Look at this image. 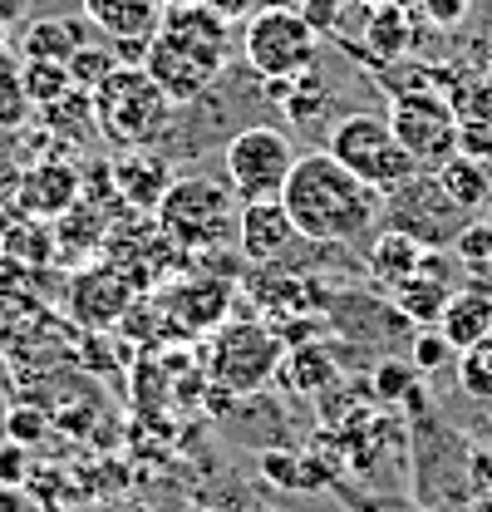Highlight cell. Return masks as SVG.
Segmentation results:
<instances>
[{
    "mask_svg": "<svg viewBox=\"0 0 492 512\" xmlns=\"http://www.w3.org/2000/svg\"><path fill=\"white\" fill-rule=\"evenodd\" d=\"M281 202H286L301 242H315V247H355L384 227V192L360 183L325 148H310L296 158V168L281 188Z\"/></svg>",
    "mask_w": 492,
    "mask_h": 512,
    "instance_id": "obj_1",
    "label": "cell"
},
{
    "mask_svg": "<svg viewBox=\"0 0 492 512\" xmlns=\"http://www.w3.org/2000/svg\"><path fill=\"white\" fill-rule=\"evenodd\" d=\"M227 60L232 40H227V15L217 5H168L158 35L148 40L143 69L158 79V89L173 104H197L202 94L217 89Z\"/></svg>",
    "mask_w": 492,
    "mask_h": 512,
    "instance_id": "obj_2",
    "label": "cell"
},
{
    "mask_svg": "<svg viewBox=\"0 0 492 512\" xmlns=\"http://www.w3.org/2000/svg\"><path fill=\"white\" fill-rule=\"evenodd\" d=\"M153 222L183 256H212L227 242H237L242 197L207 173H187V178H173V188L163 192V202L153 207Z\"/></svg>",
    "mask_w": 492,
    "mask_h": 512,
    "instance_id": "obj_3",
    "label": "cell"
},
{
    "mask_svg": "<svg viewBox=\"0 0 492 512\" xmlns=\"http://www.w3.org/2000/svg\"><path fill=\"white\" fill-rule=\"evenodd\" d=\"M94 133L114 143L119 153L128 148H158L173 128V99L158 89V79L143 64H119L94 94Z\"/></svg>",
    "mask_w": 492,
    "mask_h": 512,
    "instance_id": "obj_4",
    "label": "cell"
},
{
    "mask_svg": "<svg viewBox=\"0 0 492 512\" xmlns=\"http://www.w3.org/2000/svg\"><path fill=\"white\" fill-rule=\"evenodd\" d=\"M325 153L330 158H340L360 183H369L374 192H389L404 188L414 173H419V163L404 153V143L394 138V128H389V114H340L330 133H325Z\"/></svg>",
    "mask_w": 492,
    "mask_h": 512,
    "instance_id": "obj_5",
    "label": "cell"
},
{
    "mask_svg": "<svg viewBox=\"0 0 492 512\" xmlns=\"http://www.w3.org/2000/svg\"><path fill=\"white\" fill-rule=\"evenodd\" d=\"M286 345L271 325L261 320H227L212 330L207 345V380L227 394H256L281 375Z\"/></svg>",
    "mask_w": 492,
    "mask_h": 512,
    "instance_id": "obj_6",
    "label": "cell"
},
{
    "mask_svg": "<svg viewBox=\"0 0 492 512\" xmlns=\"http://www.w3.org/2000/svg\"><path fill=\"white\" fill-rule=\"evenodd\" d=\"M242 55L261 79H301L320 55V30L296 5H261L242 30Z\"/></svg>",
    "mask_w": 492,
    "mask_h": 512,
    "instance_id": "obj_7",
    "label": "cell"
},
{
    "mask_svg": "<svg viewBox=\"0 0 492 512\" xmlns=\"http://www.w3.org/2000/svg\"><path fill=\"white\" fill-rule=\"evenodd\" d=\"M468 222L473 217L443 192V183L433 173H414L404 188L384 197V227H399L424 252H453V242L463 237Z\"/></svg>",
    "mask_w": 492,
    "mask_h": 512,
    "instance_id": "obj_8",
    "label": "cell"
},
{
    "mask_svg": "<svg viewBox=\"0 0 492 512\" xmlns=\"http://www.w3.org/2000/svg\"><path fill=\"white\" fill-rule=\"evenodd\" d=\"M296 143L271 124H251L242 128L227 153H222V168H227V188L237 192L242 202H261V197H281L291 168H296Z\"/></svg>",
    "mask_w": 492,
    "mask_h": 512,
    "instance_id": "obj_9",
    "label": "cell"
},
{
    "mask_svg": "<svg viewBox=\"0 0 492 512\" xmlns=\"http://www.w3.org/2000/svg\"><path fill=\"white\" fill-rule=\"evenodd\" d=\"M389 128L419 163V173H438L448 158H458V119L438 89L389 94Z\"/></svg>",
    "mask_w": 492,
    "mask_h": 512,
    "instance_id": "obj_10",
    "label": "cell"
},
{
    "mask_svg": "<svg viewBox=\"0 0 492 512\" xmlns=\"http://www.w3.org/2000/svg\"><path fill=\"white\" fill-rule=\"evenodd\" d=\"M133 301H138V286L123 276L114 261H104V266H84L79 276H69V291H64L69 320H79L84 330L123 325V316L133 311Z\"/></svg>",
    "mask_w": 492,
    "mask_h": 512,
    "instance_id": "obj_11",
    "label": "cell"
},
{
    "mask_svg": "<svg viewBox=\"0 0 492 512\" xmlns=\"http://www.w3.org/2000/svg\"><path fill=\"white\" fill-rule=\"evenodd\" d=\"M79 10L119 50L123 64H143L148 40L158 35V25L168 15V0H79Z\"/></svg>",
    "mask_w": 492,
    "mask_h": 512,
    "instance_id": "obj_12",
    "label": "cell"
},
{
    "mask_svg": "<svg viewBox=\"0 0 492 512\" xmlns=\"http://www.w3.org/2000/svg\"><path fill=\"white\" fill-rule=\"evenodd\" d=\"M79 197H84V173L60 153L30 163L15 183V207L25 217H40V222H60Z\"/></svg>",
    "mask_w": 492,
    "mask_h": 512,
    "instance_id": "obj_13",
    "label": "cell"
},
{
    "mask_svg": "<svg viewBox=\"0 0 492 512\" xmlns=\"http://www.w3.org/2000/svg\"><path fill=\"white\" fill-rule=\"evenodd\" d=\"M227 306H232L227 276H187L173 291H163V316L187 335H212L217 325H227Z\"/></svg>",
    "mask_w": 492,
    "mask_h": 512,
    "instance_id": "obj_14",
    "label": "cell"
},
{
    "mask_svg": "<svg viewBox=\"0 0 492 512\" xmlns=\"http://www.w3.org/2000/svg\"><path fill=\"white\" fill-rule=\"evenodd\" d=\"M301 242L291 212L281 197H261V202H242V222H237V247L246 261L256 266H276L281 256Z\"/></svg>",
    "mask_w": 492,
    "mask_h": 512,
    "instance_id": "obj_15",
    "label": "cell"
},
{
    "mask_svg": "<svg viewBox=\"0 0 492 512\" xmlns=\"http://www.w3.org/2000/svg\"><path fill=\"white\" fill-rule=\"evenodd\" d=\"M453 291H458V286L448 281V252H429L424 266H419L404 286H394L389 296H394V311L409 320V325L429 330V325H438V316L448 311Z\"/></svg>",
    "mask_w": 492,
    "mask_h": 512,
    "instance_id": "obj_16",
    "label": "cell"
},
{
    "mask_svg": "<svg viewBox=\"0 0 492 512\" xmlns=\"http://www.w3.org/2000/svg\"><path fill=\"white\" fill-rule=\"evenodd\" d=\"M414 45V10L409 0H384L365 15V35L355 45V55L374 69H394Z\"/></svg>",
    "mask_w": 492,
    "mask_h": 512,
    "instance_id": "obj_17",
    "label": "cell"
},
{
    "mask_svg": "<svg viewBox=\"0 0 492 512\" xmlns=\"http://www.w3.org/2000/svg\"><path fill=\"white\" fill-rule=\"evenodd\" d=\"M109 173H114V192L138 212H153L163 202V192L173 188V168L158 148H128L123 158H114Z\"/></svg>",
    "mask_w": 492,
    "mask_h": 512,
    "instance_id": "obj_18",
    "label": "cell"
},
{
    "mask_svg": "<svg viewBox=\"0 0 492 512\" xmlns=\"http://www.w3.org/2000/svg\"><path fill=\"white\" fill-rule=\"evenodd\" d=\"M438 330H443V340H448L458 355L473 350L478 340H488L492 335V286H458L453 301H448V311L438 316Z\"/></svg>",
    "mask_w": 492,
    "mask_h": 512,
    "instance_id": "obj_19",
    "label": "cell"
},
{
    "mask_svg": "<svg viewBox=\"0 0 492 512\" xmlns=\"http://www.w3.org/2000/svg\"><path fill=\"white\" fill-rule=\"evenodd\" d=\"M89 20H69V15H40L20 30V55L25 60H55V64H69L74 50L89 45Z\"/></svg>",
    "mask_w": 492,
    "mask_h": 512,
    "instance_id": "obj_20",
    "label": "cell"
},
{
    "mask_svg": "<svg viewBox=\"0 0 492 512\" xmlns=\"http://www.w3.org/2000/svg\"><path fill=\"white\" fill-rule=\"evenodd\" d=\"M424 247L414 242V237H404L399 227H379L374 237H369V252H365V266L369 276L384 286V291H394V286H404L419 266H424Z\"/></svg>",
    "mask_w": 492,
    "mask_h": 512,
    "instance_id": "obj_21",
    "label": "cell"
},
{
    "mask_svg": "<svg viewBox=\"0 0 492 512\" xmlns=\"http://www.w3.org/2000/svg\"><path fill=\"white\" fill-rule=\"evenodd\" d=\"M443 99H448L458 124H483V119H492V74L448 64L443 69Z\"/></svg>",
    "mask_w": 492,
    "mask_h": 512,
    "instance_id": "obj_22",
    "label": "cell"
},
{
    "mask_svg": "<svg viewBox=\"0 0 492 512\" xmlns=\"http://www.w3.org/2000/svg\"><path fill=\"white\" fill-rule=\"evenodd\" d=\"M438 183H443V192L468 212V217H483L492 202V178H488V163H478V158H448L438 173H433Z\"/></svg>",
    "mask_w": 492,
    "mask_h": 512,
    "instance_id": "obj_23",
    "label": "cell"
},
{
    "mask_svg": "<svg viewBox=\"0 0 492 512\" xmlns=\"http://www.w3.org/2000/svg\"><path fill=\"white\" fill-rule=\"evenodd\" d=\"M276 380H286L296 394H320L325 384L335 380V360H330L320 345H296V350H286Z\"/></svg>",
    "mask_w": 492,
    "mask_h": 512,
    "instance_id": "obj_24",
    "label": "cell"
},
{
    "mask_svg": "<svg viewBox=\"0 0 492 512\" xmlns=\"http://www.w3.org/2000/svg\"><path fill=\"white\" fill-rule=\"evenodd\" d=\"M453 256H458L463 271L478 276V286H492V212L473 217V222L463 227V237L453 242Z\"/></svg>",
    "mask_w": 492,
    "mask_h": 512,
    "instance_id": "obj_25",
    "label": "cell"
},
{
    "mask_svg": "<svg viewBox=\"0 0 492 512\" xmlns=\"http://www.w3.org/2000/svg\"><path fill=\"white\" fill-rule=\"evenodd\" d=\"M20 84H25V99H30L35 109L55 104V99H64V94L74 89L69 64H55V60H25L20 64Z\"/></svg>",
    "mask_w": 492,
    "mask_h": 512,
    "instance_id": "obj_26",
    "label": "cell"
},
{
    "mask_svg": "<svg viewBox=\"0 0 492 512\" xmlns=\"http://www.w3.org/2000/svg\"><path fill=\"white\" fill-rule=\"evenodd\" d=\"M453 375H458V389L473 404H492V335L453 360Z\"/></svg>",
    "mask_w": 492,
    "mask_h": 512,
    "instance_id": "obj_27",
    "label": "cell"
},
{
    "mask_svg": "<svg viewBox=\"0 0 492 512\" xmlns=\"http://www.w3.org/2000/svg\"><path fill=\"white\" fill-rule=\"evenodd\" d=\"M119 64H123L119 50H114L109 40H104V45H94V40H89L84 50H74V60H69V79H74V89L94 94V89H99V84H104V79H109Z\"/></svg>",
    "mask_w": 492,
    "mask_h": 512,
    "instance_id": "obj_28",
    "label": "cell"
},
{
    "mask_svg": "<svg viewBox=\"0 0 492 512\" xmlns=\"http://www.w3.org/2000/svg\"><path fill=\"white\" fill-rule=\"evenodd\" d=\"M448 360H458V350L443 340V330H438V325H429V330H419V335H414V345H409V365H414L419 375H438Z\"/></svg>",
    "mask_w": 492,
    "mask_h": 512,
    "instance_id": "obj_29",
    "label": "cell"
},
{
    "mask_svg": "<svg viewBox=\"0 0 492 512\" xmlns=\"http://www.w3.org/2000/svg\"><path fill=\"white\" fill-rule=\"evenodd\" d=\"M374 389H379V399H409V394H419V370L409 365V360H384L379 370H374Z\"/></svg>",
    "mask_w": 492,
    "mask_h": 512,
    "instance_id": "obj_30",
    "label": "cell"
},
{
    "mask_svg": "<svg viewBox=\"0 0 492 512\" xmlns=\"http://www.w3.org/2000/svg\"><path fill=\"white\" fill-rule=\"evenodd\" d=\"M30 99H25V84H20V69H0V128H15L30 119Z\"/></svg>",
    "mask_w": 492,
    "mask_h": 512,
    "instance_id": "obj_31",
    "label": "cell"
},
{
    "mask_svg": "<svg viewBox=\"0 0 492 512\" xmlns=\"http://www.w3.org/2000/svg\"><path fill=\"white\" fill-rule=\"evenodd\" d=\"M409 10H414V15H424V20L438 25V30H458V25L468 20L473 0H409Z\"/></svg>",
    "mask_w": 492,
    "mask_h": 512,
    "instance_id": "obj_32",
    "label": "cell"
},
{
    "mask_svg": "<svg viewBox=\"0 0 492 512\" xmlns=\"http://www.w3.org/2000/svg\"><path fill=\"white\" fill-rule=\"evenodd\" d=\"M261 473H266L276 488H306V458H291V453H266V458H261Z\"/></svg>",
    "mask_w": 492,
    "mask_h": 512,
    "instance_id": "obj_33",
    "label": "cell"
},
{
    "mask_svg": "<svg viewBox=\"0 0 492 512\" xmlns=\"http://www.w3.org/2000/svg\"><path fill=\"white\" fill-rule=\"evenodd\" d=\"M25 473H30V448L0 439V488H25Z\"/></svg>",
    "mask_w": 492,
    "mask_h": 512,
    "instance_id": "obj_34",
    "label": "cell"
},
{
    "mask_svg": "<svg viewBox=\"0 0 492 512\" xmlns=\"http://www.w3.org/2000/svg\"><path fill=\"white\" fill-rule=\"evenodd\" d=\"M45 429H50V424H45V414H35V409H10V414H5V434H10L15 444H25V448L40 444Z\"/></svg>",
    "mask_w": 492,
    "mask_h": 512,
    "instance_id": "obj_35",
    "label": "cell"
},
{
    "mask_svg": "<svg viewBox=\"0 0 492 512\" xmlns=\"http://www.w3.org/2000/svg\"><path fill=\"white\" fill-rule=\"evenodd\" d=\"M458 153L463 158H478V163H492V119H483V124H458Z\"/></svg>",
    "mask_w": 492,
    "mask_h": 512,
    "instance_id": "obj_36",
    "label": "cell"
},
{
    "mask_svg": "<svg viewBox=\"0 0 492 512\" xmlns=\"http://www.w3.org/2000/svg\"><path fill=\"white\" fill-rule=\"evenodd\" d=\"M468 473H473V483L483 493H492V448H473L468 453Z\"/></svg>",
    "mask_w": 492,
    "mask_h": 512,
    "instance_id": "obj_37",
    "label": "cell"
},
{
    "mask_svg": "<svg viewBox=\"0 0 492 512\" xmlns=\"http://www.w3.org/2000/svg\"><path fill=\"white\" fill-rule=\"evenodd\" d=\"M15 237H35V227H30V232H25V227H10V237H5L0 247H5V252H20V242H15ZM25 252L35 256V261H50V242H35V247H25Z\"/></svg>",
    "mask_w": 492,
    "mask_h": 512,
    "instance_id": "obj_38",
    "label": "cell"
},
{
    "mask_svg": "<svg viewBox=\"0 0 492 512\" xmlns=\"http://www.w3.org/2000/svg\"><path fill=\"white\" fill-rule=\"evenodd\" d=\"M0 512H30L25 488H0Z\"/></svg>",
    "mask_w": 492,
    "mask_h": 512,
    "instance_id": "obj_39",
    "label": "cell"
},
{
    "mask_svg": "<svg viewBox=\"0 0 492 512\" xmlns=\"http://www.w3.org/2000/svg\"><path fill=\"white\" fill-rule=\"evenodd\" d=\"M15 15H20V0H0V25L15 20Z\"/></svg>",
    "mask_w": 492,
    "mask_h": 512,
    "instance_id": "obj_40",
    "label": "cell"
},
{
    "mask_svg": "<svg viewBox=\"0 0 492 512\" xmlns=\"http://www.w3.org/2000/svg\"><path fill=\"white\" fill-rule=\"evenodd\" d=\"M0 69H10V50H5V35H0Z\"/></svg>",
    "mask_w": 492,
    "mask_h": 512,
    "instance_id": "obj_41",
    "label": "cell"
},
{
    "mask_svg": "<svg viewBox=\"0 0 492 512\" xmlns=\"http://www.w3.org/2000/svg\"><path fill=\"white\" fill-rule=\"evenodd\" d=\"M168 5H212V0H168Z\"/></svg>",
    "mask_w": 492,
    "mask_h": 512,
    "instance_id": "obj_42",
    "label": "cell"
},
{
    "mask_svg": "<svg viewBox=\"0 0 492 512\" xmlns=\"http://www.w3.org/2000/svg\"><path fill=\"white\" fill-rule=\"evenodd\" d=\"M488 434H492V419H488Z\"/></svg>",
    "mask_w": 492,
    "mask_h": 512,
    "instance_id": "obj_43",
    "label": "cell"
},
{
    "mask_svg": "<svg viewBox=\"0 0 492 512\" xmlns=\"http://www.w3.org/2000/svg\"><path fill=\"white\" fill-rule=\"evenodd\" d=\"M488 50H492V40H488Z\"/></svg>",
    "mask_w": 492,
    "mask_h": 512,
    "instance_id": "obj_44",
    "label": "cell"
}]
</instances>
